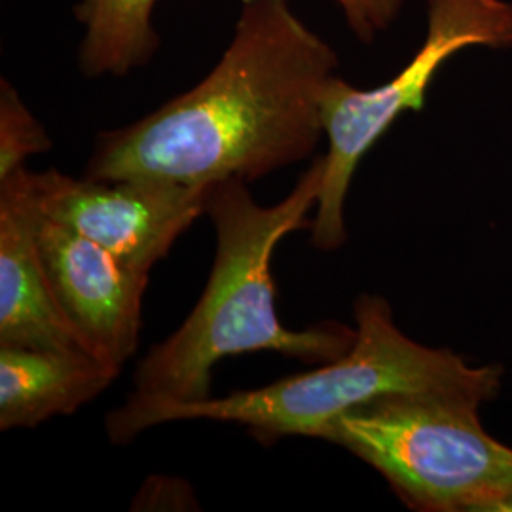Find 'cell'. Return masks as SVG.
<instances>
[{"label": "cell", "instance_id": "52a82bcc", "mask_svg": "<svg viewBox=\"0 0 512 512\" xmlns=\"http://www.w3.org/2000/svg\"><path fill=\"white\" fill-rule=\"evenodd\" d=\"M37 239L57 308L80 346L120 374L139 348L148 272L42 215Z\"/></svg>", "mask_w": 512, "mask_h": 512}, {"label": "cell", "instance_id": "8992f818", "mask_svg": "<svg viewBox=\"0 0 512 512\" xmlns=\"http://www.w3.org/2000/svg\"><path fill=\"white\" fill-rule=\"evenodd\" d=\"M38 213L92 239L143 272L205 215L211 184L152 177L76 179L59 169H27Z\"/></svg>", "mask_w": 512, "mask_h": 512}, {"label": "cell", "instance_id": "30bf717a", "mask_svg": "<svg viewBox=\"0 0 512 512\" xmlns=\"http://www.w3.org/2000/svg\"><path fill=\"white\" fill-rule=\"evenodd\" d=\"M156 2L80 0L76 18L84 31L78 48L82 74L122 78L147 65L160 42L152 25Z\"/></svg>", "mask_w": 512, "mask_h": 512}, {"label": "cell", "instance_id": "8fae6325", "mask_svg": "<svg viewBox=\"0 0 512 512\" xmlns=\"http://www.w3.org/2000/svg\"><path fill=\"white\" fill-rule=\"evenodd\" d=\"M54 147L52 137L25 105L8 78L0 80V181L27 165V160Z\"/></svg>", "mask_w": 512, "mask_h": 512}, {"label": "cell", "instance_id": "5b68a950", "mask_svg": "<svg viewBox=\"0 0 512 512\" xmlns=\"http://www.w3.org/2000/svg\"><path fill=\"white\" fill-rule=\"evenodd\" d=\"M467 48H512L509 0H427V33L420 50L382 86L353 88L338 74L323 93V183L311 219V245L336 251L348 239L346 200L368 150L404 112H420L440 67Z\"/></svg>", "mask_w": 512, "mask_h": 512}, {"label": "cell", "instance_id": "4fadbf2b", "mask_svg": "<svg viewBox=\"0 0 512 512\" xmlns=\"http://www.w3.org/2000/svg\"><path fill=\"white\" fill-rule=\"evenodd\" d=\"M192 488L181 478L150 476L133 501V511H190L200 509Z\"/></svg>", "mask_w": 512, "mask_h": 512}, {"label": "cell", "instance_id": "ba28073f", "mask_svg": "<svg viewBox=\"0 0 512 512\" xmlns=\"http://www.w3.org/2000/svg\"><path fill=\"white\" fill-rule=\"evenodd\" d=\"M38 217L25 165L0 181V346L84 349L50 289Z\"/></svg>", "mask_w": 512, "mask_h": 512}, {"label": "cell", "instance_id": "7c38bea8", "mask_svg": "<svg viewBox=\"0 0 512 512\" xmlns=\"http://www.w3.org/2000/svg\"><path fill=\"white\" fill-rule=\"evenodd\" d=\"M249 0H241L245 4ZM344 19L348 21L349 29L355 37L363 40L365 44L374 42L389 27L397 21L404 0H334Z\"/></svg>", "mask_w": 512, "mask_h": 512}, {"label": "cell", "instance_id": "9c48e42d", "mask_svg": "<svg viewBox=\"0 0 512 512\" xmlns=\"http://www.w3.org/2000/svg\"><path fill=\"white\" fill-rule=\"evenodd\" d=\"M116 378L84 349L0 346V431L71 416Z\"/></svg>", "mask_w": 512, "mask_h": 512}, {"label": "cell", "instance_id": "7a4b0ae2", "mask_svg": "<svg viewBox=\"0 0 512 512\" xmlns=\"http://www.w3.org/2000/svg\"><path fill=\"white\" fill-rule=\"evenodd\" d=\"M321 183L323 156L274 205L256 202L241 179L211 184L205 215L213 220L217 251L209 281L183 325L137 365L129 397L196 403L211 397L213 368L226 357L274 351L323 365L349 351L355 329L338 323L287 329L275 306V247L285 236L311 226L308 215L317 207Z\"/></svg>", "mask_w": 512, "mask_h": 512}, {"label": "cell", "instance_id": "6da1fadb", "mask_svg": "<svg viewBox=\"0 0 512 512\" xmlns=\"http://www.w3.org/2000/svg\"><path fill=\"white\" fill-rule=\"evenodd\" d=\"M338 55L287 0H249L192 90L97 137L84 177L253 183L313 156Z\"/></svg>", "mask_w": 512, "mask_h": 512}, {"label": "cell", "instance_id": "3957f363", "mask_svg": "<svg viewBox=\"0 0 512 512\" xmlns=\"http://www.w3.org/2000/svg\"><path fill=\"white\" fill-rule=\"evenodd\" d=\"M353 315L355 342L342 357L222 399L171 403L128 397L107 416L110 442L126 446L156 425L188 420L239 423L264 442L315 439L329 421L389 393L467 389L490 401L497 397L503 376L499 366L471 365L450 349L427 348L412 340L397 327L384 296L361 294Z\"/></svg>", "mask_w": 512, "mask_h": 512}, {"label": "cell", "instance_id": "277c9868", "mask_svg": "<svg viewBox=\"0 0 512 512\" xmlns=\"http://www.w3.org/2000/svg\"><path fill=\"white\" fill-rule=\"evenodd\" d=\"M467 389L389 393L329 421L315 439L346 448L420 512H512V448L482 425Z\"/></svg>", "mask_w": 512, "mask_h": 512}]
</instances>
